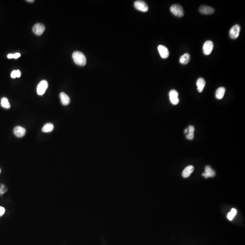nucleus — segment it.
<instances>
[{"label": "nucleus", "instance_id": "18", "mask_svg": "<svg viewBox=\"0 0 245 245\" xmlns=\"http://www.w3.org/2000/svg\"><path fill=\"white\" fill-rule=\"evenodd\" d=\"M190 60V55L189 53H185L181 56L180 62L183 65L188 64Z\"/></svg>", "mask_w": 245, "mask_h": 245}, {"label": "nucleus", "instance_id": "11", "mask_svg": "<svg viewBox=\"0 0 245 245\" xmlns=\"http://www.w3.org/2000/svg\"><path fill=\"white\" fill-rule=\"evenodd\" d=\"M199 12L205 15H210L214 13L215 10L213 7L207 5H202L199 8Z\"/></svg>", "mask_w": 245, "mask_h": 245}, {"label": "nucleus", "instance_id": "26", "mask_svg": "<svg viewBox=\"0 0 245 245\" xmlns=\"http://www.w3.org/2000/svg\"><path fill=\"white\" fill-rule=\"evenodd\" d=\"M7 58L8 59H12L14 57V54H9L7 55Z\"/></svg>", "mask_w": 245, "mask_h": 245}, {"label": "nucleus", "instance_id": "17", "mask_svg": "<svg viewBox=\"0 0 245 245\" xmlns=\"http://www.w3.org/2000/svg\"><path fill=\"white\" fill-rule=\"evenodd\" d=\"M226 89L223 87H220L216 90V97L218 100L223 99L225 93Z\"/></svg>", "mask_w": 245, "mask_h": 245}, {"label": "nucleus", "instance_id": "3", "mask_svg": "<svg viewBox=\"0 0 245 245\" xmlns=\"http://www.w3.org/2000/svg\"><path fill=\"white\" fill-rule=\"evenodd\" d=\"M135 8L142 12H147L148 10V6L145 2L143 1H136L134 3Z\"/></svg>", "mask_w": 245, "mask_h": 245}, {"label": "nucleus", "instance_id": "15", "mask_svg": "<svg viewBox=\"0 0 245 245\" xmlns=\"http://www.w3.org/2000/svg\"><path fill=\"white\" fill-rule=\"evenodd\" d=\"M195 128L193 126H189L188 128V131L186 133V138L189 140H192L194 138V133Z\"/></svg>", "mask_w": 245, "mask_h": 245}, {"label": "nucleus", "instance_id": "22", "mask_svg": "<svg viewBox=\"0 0 245 245\" xmlns=\"http://www.w3.org/2000/svg\"><path fill=\"white\" fill-rule=\"evenodd\" d=\"M5 213V209L2 206H0V216L4 214Z\"/></svg>", "mask_w": 245, "mask_h": 245}, {"label": "nucleus", "instance_id": "14", "mask_svg": "<svg viewBox=\"0 0 245 245\" xmlns=\"http://www.w3.org/2000/svg\"><path fill=\"white\" fill-rule=\"evenodd\" d=\"M60 100L62 104L64 105H67L70 103V99L67 94L65 93L61 92L60 94Z\"/></svg>", "mask_w": 245, "mask_h": 245}, {"label": "nucleus", "instance_id": "25", "mask_svg": "<svg viewBox=\"0 0 245 245\" xmlns=\"http://www.w3.org/2000/svg\"><path fill=\"white\" fill-rule=\"evenodd\" d=\"M16 75H17V78H19L21 76V72L20 70H16Z\"/></svg>", "mask_w": 245, "mask_h": 245}, {"label": "nucleus", "instance_id": "12", "mask_svg": "<svg viewBox=\"0 0 245 245\" xmlns=\"http://www.w3.org/2000/svg\"><path fill=\"white\" fill-rule=\"evenodd\" d=\"M215 172L209 166H206L205 167V171L202 174V176H204L205 178L214 177L215 176Z\"/></svg>", "mask_w": 245, "mask_h": 245}, {"label": "nucleus", "instance_id": "27", "mask_svg": "<svg viewBox=\"0 0 245 245\" xmlns=\"http://www.w3.org/2000/svg\"><path fill=\"white\" fill-rule=\"evenodd\" d=\"M27 1L28 2H34V0H30H30H28V1Z\"/></svg>", "mask_w": 245, "mask_h": 245}, {"label": "nucleus", "instance_id": "7", "mask_svg": "<svg viewBox=\"0 0 245 245\" xmlns=\"http://www.w3.org/2000/svg\"><path fill=\"white\" fill-rule=\"evenodd\" d=\"M45 29H46V27L43 24L38 23L36 24L32 28V31L36 35L41 36L44 32Z\"/></svg>", "mask_w": 245, "mask_h": 245}, {"label": "nucleus", "instance_id": "23", "mask_svg": "<svg viewBox=\"0 0 245 245\" xmlns=\"http://www.w3.org/2000/svg\"><path fill=\"white\" fill-rule=\"evenodd\" d=\"M11 77L12 78H15L17 77V75H16V70H13L12 72L11 73Z\"/></svg>", "mask_w": 245, "mask_h": 245}, {"label": "nucleus", "instance_id": "5", "mask_svg": "<svg viewBox=\"0 0 245 245\" xmlns=\"http://www.w3.org/2000/svg\"><path fill=\"white\" fill-rule=\"evenodd\" d=\"M48 87V83L46 80H43L40 82L37 87V92L39 95L44 94Z\"/></svg>", "mask_w": 245, "mask_h": 245}, {"label": "nucleus", "instance_id": "6", "mask_svg": "<svg viewBox=\"0 0 245 245\" xmlns=\"http://www.w3.org/2000/svg\"><path fill=\"white\" fill-rule=\"evenodd\" d=\"M214 48L213 41H207L205 42L203 46V53L205 55L208 56L212 53Z\"/></svg>", "mask_w": 245, "mask_h": 245}, {"label": "nucleus", "instance_id": "2", "mask_svg": "<svg viewBox=\"0 0 245 245\" xmlns=\"http://www.w3.org/2000/svg\"><path fill=\"white\" fill-rule=\"evenodd\" d=\"M170 11L174 15L178 17H182L184 14L183 7L179 4L172 5L171 6Z\"/></svg>", "mask_w": 245, "mask_h": 245}, {"label": "nucleus", "instance_id": "4", "mask_svg": "<svg viewBox=\"0 0 245 245\" xmlns=\"http://www.w3.org/2000/svg\"><path fill=\"white\" fill-rule=\"evenodd\" d=\"M241 31V27L238 24H236L231 28L229 32L230 37L233 39L238 38Z\"/></svg>", "mask_w": 245, "mask_h": 245}, {"label": "nucleus", "instance_id": "9", "mask_svg": "<svg viewBox=\"0 0 245 245\" xmlns=\"http://www.w3.org/2000/svg\"><path fill=\"white\" fill-rule=\"evenodd\" d=\"M13 132L15 136L18 138H21L22 137L26 134V130L25 128L20 126H17L14 128Z\"/></svg>", "mask_w": 245, "mask_h": 245}, {"label": "nucleus", "instance_id": "16", "mask_svg": "<svg viewBox=\"0 0 245 245\" xmlns=\"http://www.w3.org/2000/svg\"><path fill=\"white\" fill-rule=\"evenodd\" d=\"M206 82L204 79L199 78L197 82V85L198 86V90L199 93L202 92L205 86Z\"/></svg>", "mask_w": 245, "mask_h": 245}, {"label": "nucleus", "instance_id": "13", "mask_svg": "<svg viewBox=\"0 0 245 245\" xmlns=\"http://www.w3.org/2000/svg\"><path fill=\"white\" fill-rule=\"evenodd\" d=\"M194 169V167L192 165L187 166L182 172V177L184 178H189V177L190 176L192 173L193 172Z\"/></svg>", "mask_w": 245, "mask_h": 245}, {"label": "nucleus", "instance_id": "10", "mask_svg": "<svg viewBox=\"0 0 245 245\" xmlns=\"http://www.w3.org/2000/svg\"><path fill=\"white\" fill-rule=\"evenodd\" d=\"M158 52L161 57L163 59H166L168 58L169 55V52L168 48L165 46L163 45H159L158 47Z\"/></svg>", "mask_w": 245, "mask_h": 245}, {"label": "nucleus", "instance_id": "24", "mask_svg": "<svg viewBox=\"0 0 245 245\" xmlns=\"http://www.w3.org/2000/svg\"><path fill=\"white\" fill-rule=\"evenodd\" d=\"M21 56V54H20V53H15V54H14L13 58L15 59H18V58H19L20 57V56Z\"/></svg>", "mask_w": 245, "mask_h": 245}, {"label": "nucleus", "instance_id": "1", "mask_svg": "<svg viewBox=\"0 0 245 245\" xmlns=\"http://www.w3.org/2000/svg\"><path fill=\"white\" fill-rule=\"evenodd\" d=\"M73 60L77 65L78 66H85L86 64V58L84 54L80 51H75L72 55Z\"/></svg>", "mask_w": 245, "mask_h": 245}, {"label": "nucleus", "instance_id": "8", "mask_svg": "<svg viewBox=\"0 0 245 245\" xmlns=\"http://www.w3.org/2000/svg\"><path fill=\"white\" fill-rule=\"evenodd\" d=\"M179 93L175 90H172L169 92V98L171 102L174 105H177L179 102Z\"/></svg>", "mask_w": 245, "mask_h": 245}, {"label": "nucleus", "instance_id": "28", "mask_svg": "<svg viewBox=\"0 0 245 245\" xmlns=\"http://www.w3.org/2000/svg\"><path fill=\"white\" fill-rule=\"evenodd\" d=\"M1 168H0V173H1Z\"/></svg>", "mask_w": 245, "mask_h": 245}, {"label": "nucleus", "instance_id": "19", "mask_svg": "<svg viewBox=\"0 0 245 245\" xmlns=\"http://www.w3.org/2000/svg\"><path fill=\"white\" fill-rule=\"evenodd\" d=\"M54 129V125L51 123H48L42 128V131L44 133H49Z\"/></svg>", "mask_w": 245, "mask_h": 245}, {"label": "nucleus", "instance_id": "20", "mask_svg": "<svg viewBox=\"0 0 245 245\" xmlns=\"http://www.w3.org/2000/svg\"><path fill=\"white\" fill-rule=\"evenodd\" d=\"M1 105L2 107L5 109H10L11 107L10 103L8 101V99L5 97H3L1 100Z\"/></svg>", "mask_w": 245, "mask_h": 245}, {"label": "nucleus", "instance_id": "21", "mask_svg": "<svg viewBox=\"0 0 245 245\" xmlns=\"http://www.w3.org/2000/svg\"><path fill=\"white\" fill-rule=\"evenodd\" d=\"M236 213H237V211H236V209H235V208H233L231 210V212L228 213L227 216V218L230 221H232L233 219L234 216H235L236 215Z\"/></svg>", "mask_w": 245, "mask_h": 245}]
</instances>
